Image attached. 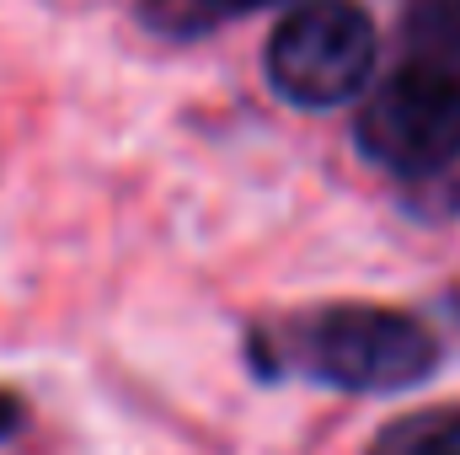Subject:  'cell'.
<instances>
[{
  "mask_svg": "<svg viewBox=\"0 0 460 455\" xmlns=\"http://www.w3.org/2000/svg\"><path fill=\"white\" fill-rule=\"evenodd\" d=\"M252 343L262 370H295L305 380L338 386L353 397L407 391L429 380L439 364V343L418 317L391 306H364V300L322 306L284 327H262Z\"/></svg>",
  "mask_w": 460,
  "mask_h": 455,
  "instance_id": "6da1fadb",
  "label": "cell"
},
{
  "mask_svg": "<svg viewBox=\"0 0 460 455\" xmlns=\"http://www.w3.org/2000/svg\"><path fill=\"white\" fill-rule=\"evenodd\" d=\"M268 81L295 108H343L369 86L375 22L358 0H305L268 38Z\"/></svg>",
  "mask_w": 460,
  "mask_h": 455,
  "instance_id": "7a4b0ae2",
  "label": "cell"
},
{
  "mask_svg": "<svg viewBox=\"0 0 460 455\" xmlns=\"http://www.w3.org/2000/svg\"><path fill=\"white\" fill-rule=\"evenodd\" d=\"M353 139L396 177H439L460 161V81L402 59V70L358 108Z\"/></svg>",
  "mask_w": 460,
  "mask_h": 455,
  "instance_id": "3957f363",
  "label": "cell"
},
{
  "mask_svg": "<svg viewBox=\"0 0 460 455\" xmlns=\"http://www.w3.org/2000/svg\"><path fill=\"white\" fill-rule=\"evenodd\" d=\"M407 65L460 81V0H412L402 16Z\"/></svg>",
  "mask_w": 460,
  "mask_h": 455,
  "instance_id": "277c9868",
  "label": "cell"
},
{
  "mask_svg": "<svg viewBox=\"0 0 460 455\" xmlns=\"http://www.w3.org/2000/svg\"><path fill=\"white\" fill-rule=\"evenodd\" d=\"M364 455H460V402L456 407H418L391 418Z\"/></svg>",
  "mask_w": 460,
  "mask_h": 455,
  "instance_id": "5b68a950",
  "label": "cell"
},
{
  "mask_svg": "<svg viewBox=\"0 0 460 455\" xmlns=\"http://www.w3.org/2000/svg\"><path fill=\"white\" fill-rule=\"evenodd\" d=\"M262 5H273V0H150L145 16H150L161 32H199V27H215V22L262 11Z\"/></svg>",
  "mask_w": 460,
  "mask_h": 455,
  "instance_id": "8992f818",
  "label": "cell"
},
{
  "mask_svg": "<svg viewBox=\"0 0 460 455\" xmlns=\"http://www.w3.org/2000/svg\"><path fill=\"white\" fill-rule=\"evenodd\" d=\"M22 424H27V407H22L11 391H0V445H5V440L22 429Z\"/></svg>",
  "mask_w": 460,
  "mask_h": 455,
  "instance_id": "52a82bcc",
  "label": "cell"
}]
</instances>
